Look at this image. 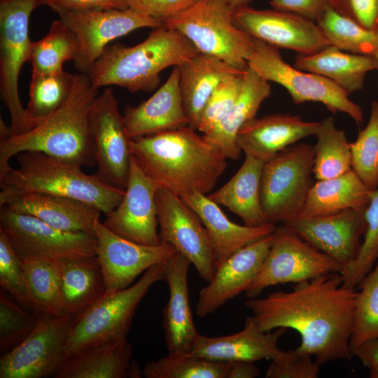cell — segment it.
<instances>
[{
	"label": "cell",
	"mask_w": 378,
	"mask_h": 378,
	"mask_svg": "<svg viewBox=\"0 0 378 378\" xmlns=\"http://www.w3.org/2000/svg\"><path fill=\"white\" fill-rule=\"evenodd\" d=\"M0 229L22 259L55 262L96 256L95 234L58 230L6 206H0Z\"/></svg>",
	"instance_id": "obj_12"
},
{
	"label": "cell",
	"mask_w": 378,
	"mask_h": 378,
	"mask_svg": "<svg viewBox=\"0 0 378 378\" xmlns=\"http://www.w3.org/2000/svg\"><path fill=\"white\" fill-rule=\"evenodd\" d=\"M375 57H376V58L377 59V60H378V50H377V53H376V55H375Z\"/></svg>",
	"instance_id": "obj_56"
},
{
	"label": "cell",
	"mask_w": 378,
	"mask_h": 378,
	"mask_svg": "<svg viewBox=\"0 0 378 378\" xmlns=\"http://www.w3.org/2000/svg\"><path fill=\"white\" fill-rule=\"evenodd\" d=\"M38 316L32 332L1 357L0 378H41L55 373L70 356L67 343L75 318Z\"/></svg>",
	"instance_id": "obj_13"
},
{
	"label": "cell",
	"mask_w": 378,
	"mask_h": 378,
	"mask_svg": "<svg viewBox=\"0 0 378 378\" xmlns=\"http://www.w3.org/2000/svg\"><path fill=\"white\" fill-rule=\"evenodd\" d=\"M90 130L97 165L95 174L106 183L125 189L132 158L131 139L111 88H105L94 102Z\"/></svg>",
	"instance_id": "obj_16"
},
{
	"label": "cell",
	"mask_w": 378,
	"mask_h": 378,
	"mask_svg": "<svg viewBox=\"0 0 378 378\" xmlns=\"http://www.w3.org/2000/svg\"><path fill=\"white\" fill-rule=\"evenodd\" d=\"M22 264L31 309L39 315H65L55 265L52 262L29 258L22 259Z\"/></svg>",
	"instance_id": "obj_38"
},
{
	"label": "cell",
	"mask_w": 378,
	"mask_h": 378,
	"mask_svg": "<svg viewBox=\"0 0 378 378\" xmlns=\"http://www.w3.org/2000/svg\"><path fill=\"white\" fill-rule=\"evenodd\" d=\"M264 162L255 157L245 155L237 173L225 185L208 195L214 202L238 216L248 226L270 223L266 219L260 201Z\"/></svg>",
	"instance_id": "obj_31"
},
{
	"label": "cell",
	"mask_w": 378,
	"mask_h": 378,
	"mask_svg": "<svg viewBox=\"0 0 378 378\" xmlns=\"http://www.w3.org/2000/svg\"><path fill=\"white\" fill-rule=\"evenodd\" d=\"M270 93L269 82L248 66L238 100L212 131L202 134L203 137L227 159L237 160L242 152L237 144V134L246 122L255 118Z\"/></svg>",
	"instance_id": "obj_29"
},
{
	"label": "cell",
	"mask_w": 378,
	"mask_h": 378,
	"mask_svg": "<svg viewBox=\"0 0 378 378\" xmlns=\"http://www.w3.org/2000/svg\"><path fill=\"white\" fill-rule=\"evenodd\" d=\"M352 169L372 191L378 187V102L371 103L366 126L350 143Z\"/></svg>",
	"instance_id": "obj_42"
},
{
	"label": "cell",
	"mask_w": 378,
	"mask_h": 378,
	"mask_svg": "<svg viewBox=\"0 0 378 378\" xmlns=\"http://www.w3.org/2000/svg\"><path fill=\"white\" fill-rule=\"evenodd\" d=\"M0 285L20 304L31 309L29 300L22 259L0 229Z\"/></svg>",
	"instance_id": "obj_46"
},
{
	"label": "cell",
	"mask_w": 378,
	"mask_h": 378,
	"mask_svg": "<svg viewBox=\"0 0 378 378\" xmlns=\"http://www.w3.org/2000/svg\"><path fill=\"white\" fill-rule=\"evenodd\" d=\"M356 288L344 286L340 273H330L294 284L289 291L248 298L246 307L259 329L279 328L298 332V350L312 355L321 365L350 360Z\"/></svg>",
	"instance_id": "obj_1"
},
{
	"label": "cell",
	"mask_w": 378,
	"mask_h": 378,
	"mask_svg": "<svg viewBox=\"0 0 378 378\" xmlns=\"http://www.w3.org/2000/svg\"><path fill=\"white\" fill-rule=\"evenodd\" d=\"M0 1H4V0H0Z\"/></svg>",
	"instance_id": "obj_57"
},
{
	"label": "cell",
	"mask_w": 378,
	"mask_h": 378,
	"mask_svg": "<svg viewBox=\"0 0 378 378\" xmlns=\"http://www.w3.org/2000/svg\"><path fill=\"white\" fill-rule=\"evenodd\" d=\"M94 231L96 257L104 278L106 293L129 287L141 274L176 252L167 243L145 245L125 239L108 230L100 220L95 222Z\"/></svg>",
	"instance_id": "obj_18"
},
{
	"label": "cell",
	"mask_w": 378,
	"mask_h": 378,
	"mask_svg": "<svg viewBox=\"0 0 378 378\" xmlns=\"http://www.w3.org/2000/svg\"><path fill=\"white\" fill-rule=\"evenodd\" d=\"M190 260L178 252L163 262L169 298L163 310L162 326L168 353H190L198 333L192 317L188 288Z\"/></svg>",
	"instance_id": "obj_23"
},
{
	"label": "cell",
	"mask_w": 378,
	"mask_h": 378,
	"mask_svg": "<svg viewBox=\"0 0 378 378\" xmlns=\"http://www.w3.org/2000/svg\"><path fill=\"white\" fill-rule=\"evenodd\" d=\"M318 125L288 113L255 117L241 127L237 141L245 155L266 162L300 139L315 135Z\"/></svg>",
	"instance_id": "obj_25"
},
{
	"label": "cell",
	"mask_w": 378,
	"mask_h": 378,
	"mask_svg": "<svg viewBox=\"0 0 378 378\" xmlns=\"http://www.w3.org/2000/svg\"><path fill=\"white\" fill-rule=\"evenodd\" d=\"M198 52L182 34L163 25L153 29L135 46H106L88 76L98 89L118 85L131 93L151 92L159 85L164 69L178 66Z\"/></svg>",
	"instance_id": "obj_4"
},
{
	"label": "cell",
	"mask_w": 378,
	"mask_h": 378,
	"mask_svg": "<svg viewBox=\"0 0 378 378\" xmlns=\"http://www.w3.org/2000/svg\"><path fill=\"white\" fill-rule=\"evenodd\" d=\"M143 375L142 370H140L138 364L135 360H132L129 371H128V377L136 378L141 377Z\"/></svg>",
	"instance_id": "obj_55"
},
{
	"label": "cell",
	"mask_w": 378,
	"mask_h": 378,
	"mask_svg": "<svg viewBox=\"0 0 378 378\" xmlns=\"http://www.w3.org/2000/svg\"><path fill=\"white\" fill-rule=\"evenodd\" d=\"M364 209H351L283 223L302 239L342 265L357 257L366 230Z\"/></svg>",
	"instance_id": "obj_20"
},
{
	"label": "cell",
	"mask_w": 378,
	"mask_h": 378,
	"mask_svg": "<svg viewBox=\"0 0 378 378\" xmlns=\"http://www.w3.org/2000/svg\"><path fill=\"white\" fill-rule=\"evenodd\" d=\"M365 367L371 378H378V337L370 340L360 345L354 352Z\"/></svg>",
	"instance_id": "obj_52"
},
{
	"label": "cell",
	"mask_w": 378,
	"mask_h": 378,
	"mask_svg": "<svg viewBox=\"0 0 378 378\" xmlns=\"http://www.w3.org/2000/svg\"><path fill=\"white\" fill-rule=\"evenodd\" d=\"M99 94L88 74H76L67 100L29 130L13 134L1 123L0 178L12 167L10 160L25 151L42 152L81 167L95 166L90 118Z\"/></svg>",
	"instance_id": "obj_3"
},
{
	"label": "cell",
	"mask_w": 378,
	"mask_h": 378,
	"mask_svg": "<svg viewBox=\"0 0 378 378\" xmlns=\"http://www.w3.org/2000/svg\"><path fill=\"white\" fill-rule=\"evenodd\" d=\"M0 206L34 216L58 230L95 234L98 208L80 200L44 192L0 194Z\"/></svg>",
	"instance_id": "obj_22"
},
{
	"label": "cell",
	"mask_w": 378,
	"mask_h": 378,
	"mask_svg": "<svg viewBox=\"0 0 378 378\" xmlns=\"http://www.w3.org/2000/svg\"><path fill=\"white\" fill-rule=\"evenodd\" d=\"M197 0H127L129 8L163 22L183 12Z\"/></svg>",
	"instance_id": "obj_49"
},
{
	"label": "cell",
	"mask_w": 378,
	"mask_h": 378,
	"mask_svg": "<svg viewBox=\"0 0 378 378\" xmlns=\"http://www.w3.org/2000/svg\"><path fill=\"white\" fill-rule=\"evenodd\" d=\"M274 9L295 13L316 22L329 6L328 0H271Z\"/></svg>",
	"instance_id": "obj_51"
},
{
	"label": "cell",
	"mask_w": 378,
	"mask_h": 378,
	"mask_svg": "<svg viewBox=\"0 0 378 378\" xmlns=\"http://www.w3.org/2000/svg\"><path fill=\"white\" fill-rule=\"evenodd\" d=\"M340 14L369 30L378 29V0H328Z\"/></svg>",
	"instance_id": "obj_48"
},
{
	"label": "cell",
	"mask_w": 378,
	"mask_h": 378,
	"mask_svg": "<svg viewBox=\"0 0 378 378\" xmlns=\"http://www.w3.org/2000/svg\"><path fill=\"white\" fill-rule=\"evenodd\" d=\"M52 262L58 274L65 315L76 318L106 293L96 256Z\"/></svg>",
	"instance_id": "obj_33"
},
{
	"label": "cell",
	"mask_w": 378,
	"mask_h": 378,
	"mask_svg": "<svg viewBox=\"0 0 378 378\" xmlns=\"http://www.w3.org/2000/svg\"><path fill=\"white\" fill-rule=\"evenodd\" d=\"M357 288L354 328L349 344L352 356L360 345L378 337V260Z\"/></svg>",
	"instance_id": "obj_41"
},
{
	"label": "cell",
	"mask_w": 378,
	"mask_h": 378,
	"mask_svg": "<svg viewBox=\"0 0 378 378\" xmlns=\"http://www.w3.org/2000/svg\"><path fill=\"white\" fill-rule=\"evenodd\" d=\"M253 0H227L230 6L233 10L248 7Z\"/></svg>",
	"instance_id": "obj_54"
},
{
	"label": "cell",
	"mask_w": 378,
	"mask_h": 378,
	"mask_svg": "<svg viewBox=\"0 0 378 378\" xmlns=\"http://www.w3.org/2000/svg\"><path fill=\"white\" fill-rule=\"evenodd\" d=\"M367 223L361 247L356 258L340 272L343 284L356 288L378 260V187L372 192L365 211Z\"/></svg>",
	"instance_id": "obj_43"
},
{
	"label": "cell",
	"mask_w": 378,
	"mask_h": 378,
	"mask_svg": "<svg viewBox=\"0 0 378 378\" xmlns=\"http://www.w3.org/2000/svg\"><path fill=\"white\" fill-rule=\"evenodd\" d=\"M230 363L190 353H168L147 363L142 372L146 378H226Z\"/></svg>",
	"instance_id": "obj_40"
},
{
	"label": "cell",
	"mask_w": 378,
	"mask_h": 378,
	"mask_svg": "<svg viewBox=\"0 0 378 378\" xmlns=\"http://www.w3.org/2000/svg\"><path fill=\"white\" fill-rule=\"evenodd\" d=\"M163 262L150 267L129 287L105 293L76 317L67 343L69 355L94 344L126 337L141 301L154 284L164 279Z\"/></svg>",
	"instance_id": "obj_8"
},
{
	"label": "cell",
	"mask_w": 378,
	"mask_h": 378,
	"mask_svg": "<svg viewBox=\"0 0 378 378\" xmlns=\"http://www.w3.org/2000/svg\"><path fill=\"white\" fill-rule=\"evenodd\" d=\"M314 146L295 144L264 162L260 201L268 223L300 216L312 187Z\"/></svg>",
	"instance_id": "obj_7"
},
{
	"label": "cell",
	"mask_w": 378,
	"mask_h": 378,
	"mask_svg": "<svg viewBox=\"0 0 378 378\" xmlns=\"http://www.w3.org/2000/svg\"><path fill=\"white\" fill-rule=\"evenodd\" d=\"M158 188L132 155L124 197L118 206L106 215L104 226L139 244H160L155 202Z\"/></svg>",
	"instance_id": "obj_19"
},
{
	"label": "cell",
	"mask_w": 378,
	"mask_h": 378,
	"mask_svg": "<svg viewBox=\"0 0 378 378\" xmlns=\"http://www.w3.org/2000/svg\"><path fill=\"white\" fill-rule=\"evenodd\" d=\"M18 167L0 178V194L44 192L80 200L98 208L105 215L115 209L125 190L111 186L81 167L39 151L17 155Z\"/></svg>",
	"instance_id": "obj_5"
},
{
	"label": "cell",
	"mask_w": 378,
	"mask_h": 378,
	"mask_svg": "<svg viewBox=\"0 0 378 378\" xmlns=\"http://www.w3.org/2000/svg\"><path fill=\"white\" fill-rule=\"evenodd\" d=\"M248 66L265 80L284 87L295 104L320 102L333 113L347 114L358 125L363 121L361 107L349 98L348 92L324 76L289 65L272 46L254 38Z\"/></svg>",
	"instance_id": "obj_10"
},
{
	"label": "cell",
	"mask_w": 378,
	"mask_h": 378,
	"mask_svg": "<svg viewBox=\"0 0 378 378\" xmlns=\"http://www.w3.org/2000/svg\"><path fill=\"white\" fill-rule=\"evenodd\" d=\"M59 18L74 32L79 43L75 67L88 75L110 42L140 28L164 25L162 21L130 8L68 12Z\"/></svg>",
	"instance_id": "obj_14"
},
{
	"label": "cell",
	"mask_w": 378,
	"mask_h": 378,
	"mask_svg": "<svg viewBox=\"0 0 378 378\" xmlns=\"http://www.w3.org/2000/svg\"><path fill=\"white\" fill-rule=\"evenodd\" d=\"M272 233L239 249L216 268L199 293L196 314H213L228 300L246 293L255 281L270 248Z\"/></svg>",
	"instance_id": "obj_21"
},
{
	"label": "cell",
	"mask_w": 378,
	"mask_h": 378,
	"mask_svg": "<svg viewBox=\"0 0 378 378\" xmlns=\"http://www.w3.org/2000/svg\"><path fill=\"white\" fill-rule=\"evenodd\" d=\"M293 66L324 76L350 94L363 88L367 73L378 70V60L374 56L346 52L328 46L314 54H298Z\"/></svg>",
	"instance_id": "obj_32"
},
{
	"label": "cell",
	"mask_w": 378,
	"mask_h": 378,
	"mask_svg": "<svg viewBox=\"0 0 378 378\" xmlns=\"http://www.w3.org/2000/svg\"><path fill=\"white\" fill-rule=\"evenodd\" d=\"M286 330L279 328L264 332L250 316L246 318L244 328L234 334L216 337L200 334L190 354L226 362L273 360L283 351L278 346V341Z\"/></svg>",
	"instance_id": "obj_26"
},
{
	"label": "cell",
	"mask_w": 378,
	"mask_h": 378,
	"mask_svg": "<svg viewBox=\"0 0 378 378\" xmlns=\"http://www.w3.org/2000/svg\"><path fill=\"white\" fill-rule=\"evenodd\" d=\"M342 268L339 262L280 223L272 232V244L259 273L245 294L248 298H258L268 287L340 273Z\"/></svg>",
	"instance_id": "obj_11"
},
{
	"label": "cell",
	"mask_w": 378,
	"mask_h": 378,
	"mask_svg": "<svg viewBox=\"0 0 378 378\" xmlns=\"http://www.w3.org/2000/svg\"><path fill=\"white\" fill-rule=\"evenodd\" d=\"M315 136L313 172L316 180L335 178L352 169L350 143L332 117L319 122Z\"/></svg>",
	"instance_id": "obj_35"
},
{
	"label": "cell",
	"mask_w": 378,
	"mask_h": 378,
	"mask_svg": "<svg viewBox=\"0 0 378 378\" xmlns=\"http://www.w3.org/2000/svg\"><path fill=\"white\" fill-rule=\"evenodd\" d=\"M178 67L183 105L189 126L195 130L208 99L221 80L228 75L244 71L218 57L200 52Z\"/></svg>",
	"instance_id": "obj_28"
},
{
	"label": "cell",
	"mask_w": 378,
	"mask_h": 378,
	"mask_svg": "<svg viewBox=\"0 0 378 378\" xmlns=\"http://www.w3.org/2000/svg\"><path fill=\"white\" fill-rule=\"evenodd\" d=\"M227 0H197L164 26L179 31L200 53L218 57L245 71L254 50V38L234 22Z\"/></svg>",
	"instance_id": "obj_6"
},
{
	"label": "cell",
	"mask_w": 378,
	"mask_h": 378,
	"mask_svg": "<svg viewBox=\"0 0 378 378\" xmlns=\"http://www.w3.org/2000/svg\"><path fill=\"white\" fill-rule=\"evenodd\" d=\"M260 370L250 361L230 362L226 378H255L259 375Z\"/></svg>",
	"instance_id": "obj_53"
},
{
	"label": "cell",
	"mask_w": 378,
	"mask_h": 378,
	"mask_svg": "<svg viewBox=\"0 0 378 378\" xmlns=\"http://www.w3.org/2000/svg\"><path fill=\"white\" fill-rule=\"evenodd\" d=\"M38 314H31L0 292V351L3 354L21 344L34 330Z\"/></svg>",
	"instance_id": "obj_44"
},
{
	"label": "cell",
	"mask_w": 378,
	"mask_h": 378,
	"mask_svg": "<svg viewBox=\"0 0 378 378\" xmlns=\"http://www.w3.org/2000/svg\"><path fill=\"white\" fill-rule=\"evenodd\" d=\"M179 69H173L158 90L148 99L126 105L122 118L131 139L189 125L179 88Z\"/></svg>",
	"instance_id": "obj_24"
},
{
	"label": "cell",
	"mask_w": 378,
	"mask_h": 378,
	"mask_svg": "<svg viewBox=\"0 0 378 378\" xmlns=\"http://www.w3.org/2000/svg\"><path fill=\"white\" fill-rule=\"evenodd\" d=\"M316 23L330 46L344 52L375 57L378 50V29H365L330 6Z\"/></svg>",
	"instance_id": "obj_39"
},
{
	"label": "cell",
	"mask_w": 378,
	"mask_h": 378,
	"mask_svg": "<svg viewBox=\"0 0 378 378\" xmlns=\"http://www.w3.org/2000/svg\"><path fill=\"white\" fill-rule=\"evenodd\" d=\"M159 237L187 258L199 276L209 282L216 271L213 247L200 218L181 197L158 188L155 195Z\"/></svg>",
	"instance_id": "obj_15"
},
{
	"label": "cell",
	"mask_w": 378,
	"mask_h": 378,
	"mask_svg": "<svg viewBox=\"0 0 378 378\" xmlns=\"http://www.w3.org/2000/svg\"><path fill=\"white\" fill-rule=\"evenodd\" d=\"M76 74L62 70L53 74L32 73L29 100L25 108L29 130L58 109L69 98Z\"/></svg>",
	"instance_id": "obj_37"
},
{
	"label": "cell",
	"mask_w": 378,
	"mask_h": 378,
	"mask_svg": "<svg viewBox=\"0 0 378 378\" xmlns=\"http://www.w3.org/2000/svg\"><path fill=\"white\" fill-rule=\"evenodd\" d=\"M132 355V346L127 337L94 344L71 355L54 377H128Z\"/></svg>",
	"instance_id": "obj_30"
},
{
	"label": "cell",
	"mask_w": 378,
	"mask_h": 378,
	"mask_svg": "<svg viewBox=\"0 0 378 378\" xmlns=\"http://www.w3.org/2000/svg\"><path fill=\"white\" fill-rule=\"evenodd\" d=\"M58 15L73 11L98 9H126L127 0H41Z\"/></svg>",
	"instance_id": "obj_50"
},
{
	"label": "cell",
	"mask_w": 378,
	"mask_h": 378,
	"mask_svg": "<svg viewBox=\"0 0 378 378\" xmlns=\"http://www.w3.org/2000/svg\"><path fill=\"white\" fill-rule=\"evenodd\" d=\"M132 155L158 188L182 197L206 195L227 167V158L189 125L131 139Z\"/></svg>",
	"instance_id": "obj_2"
},
{
	"label": "cell",
	"mask_w": 378,
	"mask_h": 378,
	"mask_svg": "<svg viewBox=\"0 0 378 378\" xmlns=\"http://www.w3.org/2000/svg\"><path fill=\"white\" fill-rule=\"evenodd\" d=\"M372 192L353 169L335 178L317 180L310 189L299 217L366 208Z\"/></svg>",
	"instance_id": "obj_34"
},
{
	"label": "cell",
	"mask_w": 378,
	"mask_h": 378,
	"mask_svg": "<svg viewBox=\"0 0 378 378\" xmlns=\"http://www.w3.org/2000/svg\"><path fill=\"white\" fill-rule=\"evenodd\" d=\"M79 43L74 32L58 18L54 20L48 34L33 42L29 63L32 73L46 74L61 71L65 62L77 59Z\"/></svg>",
	"instance_id": "obj_36"
},
{
	"label": "cell",
	"mask_w": 378,
	"mask_h": 378,
	"mask_svg": "<svg viewBox=\"0 0 378 378\" xmlns=\"http://www.w3.org/2000/svg\"><path fill=\"white\" fill-rule=\"evenodd\" d=\"M321 364L310 354L297 349L283 351L272 360L266 378H316Z\"/></svg>",
	"instance_id": "obj_47"
},
{
	"label": "cell",
	"mask_w": 378,
	"mask_h": 378,
	"mask_svg": "<svg viewBox=\"0 0 378 378\" xmlns=\"http://www.w3.org/2000/svg\"><path fill=\"white\" fill-rule=\"evenodd\" d=\"M198 215L209 237L216 268L239 249L272 234L275 224L260 226L239 225L231 221L208 195L192 192L181 197Z\"/></svg>",
	"instance_id": "obj_27"
},
{
	"label": "cell",
	"mask_w": 378,
	"mask_h": 378,
	"mask_svg": "<svg viewBox=\"0 0 378 378\" xmlns=\"http://www.w3.org/2000/svg\"><path fill=\"white\" fill-rule=\"evenodd\" d=\"M245 71L228 75L218 85L206 104L197 130L203 134L210 132L233 107L241 93Z\"/></svg>",
	"instance_id": "obj_45"
},
{
	"label": "cell",
	"mask_w": 378,
	"mask_h": 378,
	"mask_svg": "<svg viewBox=\"0 0 378 378\" xmlns=\"http://www.w3.org/2000/svg\"><path fill=\"white\" fill-rule=\"evenodd\" d=\"M39 6L41 0L0 1V94L10 116L9 127L13 134L29 130L18 80L23 64L31 56L29 18Z\"/></svg>",
	"instance_id": "obj_9"
},
{
	"label": "cell",
	"mask_w": 378,
	"mask_h": 378,
	"mask_svg": "<svg viewBox=\"0 0 378 378\" xmlns=\"http://www.w3.org/2000/svg\"><path fill=\"white\" fill-rule=\"evenodd\" d=\"M232 18L252 38L276 48L312 55L330 46L316 22L295 13L248 6L234 10Z\"/></svg>",
	"instance_id": "obj_17"
}]
</instances>
